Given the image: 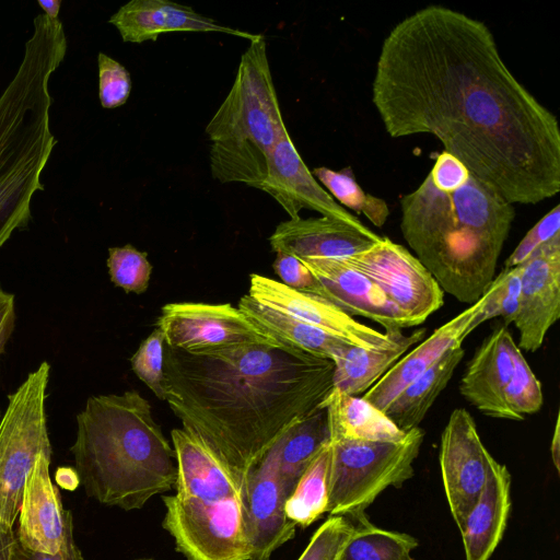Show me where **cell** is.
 Returning a JSON list of instances; mask_svg holds the SVG:
<instances>
[{
    "instance_id": "6da1fadb",
    "label": "cell",
    "mask_w": 560,
    "mask_h": 560,
    "mask_svg": "<svg viewBox=\"0 0 560 560\" xmlns=\"http://www.w3.org/2000/svg\"><path fill=\"white\" fill-rule=\"evenodd\" d=\"M372 102L393 138L428 133L510 203L560 191L557 117L510 71L490 28L440 4L384 38Z\"/></svg>"
},
{
    "instance_id": "7a4b0ae2",
    "label": "cell",
    "mask_w": 560,
    "mask_h": 560,
    "mask_svg": "<svg viewBox=\"0 0 560 560\" xmlns=\"http://www.w3.org/2000/svg\"><path fill=\"white\" fill-rule=\"evenodd\" d=\"M166 401L240 492L296 424L323 409L334 363L281 343L189 353L165 346Z\"/></svg>"
},
{
    "instance_id": "3957f363",
    "label": "cell",
    "mask_w": 560,
    "mask_h": 560,
    "mask_svg": "<svg viewBox=\"0 0 560 560\" xmlns=\"http://www.w3.org/2000/svg\"><path fill=\"white\" fill-rule=\"evenodd\" d=\"M400 231L443 292L475 304L495 277L515 218L513 205L471 173L452 190L428 174L400 199Z\"/></svg>"
},
{
    "instance_id": "277c9868",
    "label": "cell",
    "mask_w": 560,
    "mask_h": 560,
    "mask_svg": "<svg viewBox=\"0 0 560 560\" xmlns=\"http://www.w3.org/2000/svg\"><path fill=\"white\" fill-rule=\"evenodd\" d=\"M75 419L70 452L90 498L132 511L174 488L175 451L140 393L91 396Z\"/></svg>"
},
{
    "instance_id": "5b68a950",
    "label": "cell",
    "mask_w": 560,
    "mask_h": 560,
    "mask_svg": "<svg viewBox=\"0 0 560 560\" xmlns=\"http://www.w3.org/2000/svg\"><path fill=\"white\" fill-rule=\"evenodd\" d=\"M67 52L66 35L36 24L22 61L0 95V248L32 220L42 173L57 140L50 128L49 81Z\"/></svg>"
},
{
    "instance_id": "8992f818",
    "label": "cell",
    "mask_w": 560,
    "mask_h": 560,
    "mask_svg": "<svg viewBox=\"0 0 560 560\" xmlns=\"http://www.w3.org/2000/svg\"><path fill=\"white\" fill-rule=\"evenodd\" d=\"M176 492L162 498L163 528L187 560H248L241 492L211 452L186 430L171 432Z\"/></svg>"
},
{
    "instance_id": "52a82bcc",
    "label": "cell",
    "mask_w": 560,
    "mask_h": 560,
    "mask_svg": "<svg viewBox=\"0 0 560 560\" xmlns=\"http://www.w3.org/2000/svg\"><path fill=\"white\" fill-rule=\"evenodd\" d=\"M210 153L229 167L262 173L270 152L288 132L262 35L249 40L241 56L234 83L205 129Z\"/></svg>"
},
{
    "instance_id": "ba28073f",
    "label": "cell",
    "mask_w": 560,
    "mask_h": 560,
    "mask_svg": "<svg viewBox=\"0 0 560 560\" xmlns=\"http://www.w3.org/2000/svg\"><path fill=\"white\" fill-rule=\"evenodd\" d=\"M423 439L418 427L398 442L330 441L327 513H364L388 487L400 488L413 476Z\"/></svg>"
},
{
    "instance_id": "9c48e42d",
    "label": "cell",
    "mask_w": 560,
    "mask_h": 560,
    "mask_svg": "<svg viewBox=\"0 0 560 560\" xmlns=\"http://www.w3.org/2000/svg\"><path fill=\"white\" fill-rule=\"evenodd\" d=\"M50 364L43 361L8 396L0 420V532L13 530L26 478L37 457L52 454L45 401Z\"/></svg>"
},
{
    "instance_id": "30bf717a",
    "label": "cell",
    "mask_w": 560,
    "mask_h": 560,
    "mask_svg": "<svg viewBox=\"0 0 560 560\" xmlns=\"http://www.w3.org/2000/svg\"><path fill=\"white\" fill-rule=\"evenodd\" d=\"M376 284L411 327L422 324L444 303V292L427 268L406 247L383 237L368 248L341 258Z\"/></svg>"
},
{
    "instance_id": "8fae6325",
    "label": "cell",
    "mask_w": 560,
    "mask_h": 560,
    "mask_svg": "<svg viewBox=\"0 0 560 560\" xmlns=\"http://www.w3.org/2000/svg\"><path fill=\"white\" fill-rule=\"evenodd\" d=\"M155 325L166 347L189 353L280 343L230 303H168L162 307Z\"/></svg>"
},
{
    "instance_id": "7c38bea8",
    "label": "cell",
    "mask_w": 560,
    "mask_h": 560,
    "mask_svg": "<svg viewBox=\"0 0 560 560\" xmlns=\"http://www.w3.org/2000/svg\"><path fill=\"white\" fill-rule=\"evenodd\" d=\"M493 459L469 411L454 409L441 434L439 460L447 503L459 529L482 492Z\"/></svg>"
},
{
    "instance_id": "4fadbf2b",
    "label": "cell",
    "mask_w": 560,
    "mask_h": 560,
    "mask_svg": "<svg viewBox=\"0 0 560 560\" xmlns=\"http://www.w3.org/2000/svg\"><path fill=\"white\" fill-rule=\"evenodd\" d=\"M248 295L268 307L358 347L385 349L396 345L405 336L396 328H387L385 332H381L357 322L326 299L295 291L282 282L258 273L250 275Z\"/></svg>"
},
{
    "instance_id": "5bb4252c",
    "label": "cell",
    "mask_w": 560,
    "mask_h": 560,
    "mask_svg": "<svg viewBox=\"0 0 560 560\" xmlns=\"http://www.w3.org/2000/svg\"><path fill=\"white\" fill-rule=\"evenodd\" d=\"M287 499L273 446L241 489L248 560H270L273 551L294 537L296 525L284 512Z\"/></svg>"
},
{
    "instance_id": "9a60e30c",
    "label": "cell",
    "mask_w": 560,
    "mask_h": 560,
    "mask_svg": "<svg viewBox=\"0 0 560 560\" xmlns=\"http://www.w3.org/2000/svg\"><path fill=\"white\" fill-rule=\"evenodd\" d=\"M560 317V235H557L522 264L517 313V347L537 351Z\"/></svg>"
},
{
    "instance_id": "2e32d148",
    "label": "cell",
    "mask_w": 560,
    "mask_h": 560,
    "mask_svg": "<svg viewBox=\"0 0 560 560\" xmlns=\"http://www.w3.org/2000/svg\"><path fill=\"white\" fill-rule=\"evenodd\" d=\"M259 189L270 195L290 219L299 217L302 209H308L357 228L365 226L317 182L288 132L270 152L268 172Z\"/></svg>"
},
{
    "instance_id": "e0dca14e",
    "label": "cell",
    "mask_w": 560,
    "mask_h": 560,
    "mask_svg": "<svg viewBox=\"0 0 560 560\" xmlns=\"http://www.w3.org/2000/svg\"><path fill=\"white\" fill-rule=\"evenodd\" d=\"M51 455L43 453L37 457L24 486L16 534L27 552L55 555L73 530L72 513L63 508L49 476Z\"/></svg>"
},
{
    "instance_id": "ac0fdd59",
    "label": "cell",
    "mask_w": 560,
    "mask_h": 560,
    "mask_svg": "<svg viewBox=\"0 0 560 560\" xmlns=\"http://www.w3.org/2000/svg\"><path fill=\"white\" fill-rule=\"evenodd\" d=\"M381 238L368 226L357 228L343 221L300 215L279 223L269 237L275 253L299 259L345 258L359 253Z\"/></svg>"
},
{
    "instance_id": "d6986e66",
    "label": "cell",
    "mask_w": 560,
    "mask_h": 560,
    "mask_svg": "<svg viewBox=\"0 0 560 560\" xmlns=\"http://www.w3.org/2000/svg\"><path fill=\"white\" fill-rule=\"evenodd\" d=\"M317 278L326 300L350 316H362L387 328L411 327L383 291L341 258L300 259Z\"/></svg>"
},
{
    "instance_id": "ffe728a7",
    "label": "cell",
    "mask_w": 560,
    "mask_h": 560,
    "mask_svg": "<svg viewBox=\"0 0 560 560\" xmlns=\"http://www.w3.org/2000/svg\"><path fill=\"white\" fill-rule=\"evenodd\" d=\"M505 326L493 330L476 350L459 382V393L477 410L498 419L517 420L505 390L512 373L513 342Z\"/></svg>"
},
{
    "instance_id": "44dd1931",
    "label": "cell",
    "mask_w": 560,
    "mask_h": 560,
    "mask_svg": "<svg viewBox=\"0 0 560 560\" xmlns=\"http://www.w3.org/2000/svg\"><path fill=\"white\" fill-rule=\"evenodd\" d=\"M483 302L481 296L475 304L435 329L410 352L405 353L362 397L385 411L406 386L431 368L448 349L463 343L471 332L470 324Z\"/></svg>"
},
{
    "instance_id": "7402d4cb",
    "label": "cell",
    "mask_w": 560,
    "mask_h": 560,
    "mask_svg": "<svg viewBox=\"0 0 560 560\" xmlns=\"http://www.w3.org/2000/svg\"><path fill=\"white\" fill-rule=\"evenodd\" d=\"M108 22L126 43L156 40L170 32L225 33L252 40L257 34L234 30L196 12L192 8L166 0H131L120 7Z\"/></svg>"
},
{
    "instance_id": "603a6c76",
    "label": "cell",
    "mask_w": 560,
    "mask_h": 560,
    "mask_svg": "<svg viewBox=\"0 0 560 560\" xmlns=\"http://www.w3.org/2000/svg\"><path fill=\"white\" fill-rule=\"evenodd\" d=\"M510 510L511 474L493 459L482 492L459 529L466 560L490 559L503 537Z\"/></svg>"
},
{
    "instance_id": "cb8c5ba5",
    "label": "cell",
    "mask_w": 560,
    "mask_h": 560,
    "mask_svg": "<svg viewBox=\"0 0 560 560\" xmlns=\"http://www.w3.org/2000/svg\"><path fill=\"white\" fill-rule=\"evenodd\" d=\"M424 335L425 329H416L385 349L345 345L331 359L334 388L352 396L366 393Z\"/></svg>"
},
{
    "instance_id": "d4e9b609",
    "label": "cell",
    "mask_w": 560,
    "mask_h": 560,
    "mask_svg": "<svg viewBox=\"0 0 560 560\" xmlns=\"http://www.w3.org/2000/svg\"><path fill=\"white\" fill-rule=\"evenodd\" d=\"M323 408L326 409L330 441L398 442L407 434L384 411L363 397L334 387L324 400Z\"/></svg>"
},
{
    "instance_id": "484cf974",
    "label": "cell",
    "mask_w": 560,
    "mask_h": 560,
    "mask_svg": "<svg viewBox=\"0 0 560 560\" xmlns=\"http://www.w3.org/2000/svg\"><path fill=\"white\" fill-rule=\"evenodd\" d=\"M237 308L261 331L283 346L331 361L349 343L288 314L268 307L250 295H243Z\"/></svg>"
},
{
    "instance_id": "4316f807",
    "label": "cell",
    "mask_w": 560,
    "mask_h": 560,
    "mask_svg": "<svg viewBox=\"0 0 560 560\" xmlns=\"http://www.w3.org/2000/svg\"><path fill=\"white\" fill-rule=\"evenodd\" d=\"M465 350L448 349L431 368L406 386L384 411L404 432L418 428L433 402L450 383Z\"/></svg>"
},
{
    "instance_id": "83f0119b",
    "label": "cell",
    "mask_w": 560,
    "mask_h": 560,
    "mask_svg": "<svg viewBox=\"0 0 560 560\" xmlns=\"http://www.w3.org/2000/svg\"><path fill=\"white\" fill-rule=\"evenodd\" d=\"M330 442L326 409H319L291 429L276 445L278 476L285 494Z\"/></svg>"
},
{
    "instance_id": "f1b7e54d",
    "label": "cell",
    "mask_w": 560,
    "mask_h": 560,
    "mask_svg": "<svg viewBox=\"0 0 560 560\" xmlns=\"http://www.w3.org/2000/svg\"><path fill=\"white\" fill-rule=\"evenodd\" d=\"M353 526L339 560H415L411 552L419 541L413 536L378 528L366 513L346 516Z\"/></svg>"
},
{
    "instance_id": "f546056e",
    "label": "cell",
    "mask_w": 560,
    "mask_h": 560,
    "mask_svg": "<svg viewBox=\"0 0 560 560\" xmlns=\"http://www.w3.org/2000/svg\"><path fill=\"white\" fill-rule=\"evenodd\" d=\"M329 464L330 442L310 464L285 501V515L296 526L305 528L327 513Z\"/></svg>"
},
{
    "instance_id": "4dcf8cb0",
    "label": "cell",
    "mask_w": 560,
    "mask_h": 560,
    "mask_svg": "<svg viewBox=\"0 0 560 560\" xmlns=\"http://www.w3.org/2000/svg\"><path fill=\"white\" fill-rule=\"evenodd\" d=\"M312 174L343 208L347 207L363 214L377 228L386 223L389 215L386 201L365 192L355 180L351 167L334 171L326 166H319L314 168Z\"/></svg>"
},
{
    "instance_id": "1f68e13d",
    "label": "cell",
    "mask_w": 560,
    "mask_h": 560,
    "mask_svg": "<svg viewBox=\"0 0 560 560\" xmlns=\"http://www.w3.org/2000/svg\"><path fill=\"white\" fill-rule=\"evenodd\" d=\"M510 352L512 373L506 386L505 399L517 420H523L525 416L540 410L544 395L539 380L515 341L512 342Z\"/></svg>"
},
{
    "instance_id": "d6a6232c",
    "label": "cell",
    "mask_w": 560,
    "mask_h": 560,
    "mask_svg": "<svg viewBox=\"0 0 560 560\" xmlns=\"http://www.w3.org/2000/svg\"><path fill=\"white\" fill-rule=\"evenodd\" d=\"M522 265L504 268L495 276L482 295L483 305L470 324L471 331L480 324L501 317L505 325L513 323L517 313L521 291Z\"/></svg>"
},
{
    "instance_id": "836d02e7",
    "label": "cell",
    "mask_w": 560,
    "mask_h": 560,
    "mask_svg": "<svg viewBox=\"0 0 560 560\" xmlns=\"http://www.w3.org/2000/svg\"><path fill=\"white\" fill-rule=\"evenodd\" d=\"M107 268L110 281L125 292L141 294L147 291L152 265L147 253L130 244L108 248Z\"/></svg>"
},
{
    "instance_id": "e575fe53",
    "label": "cell",
    "mask_w": 560,
    "mask_h": 560,
    "mask_svg": "<svg viewBox=\"0 0 560 560\" xmlns=\"http://www.w3.org/2000/svg\"><path fill=\"white\" fill-rule=\"evenodd\" d=\"M164 339L155 328L139 346L130 359L133 373L161 400H166L164 375Z\"/></svg>"
},
{
    "instance_id": "d590c367",
    "label": "cell",
    "mask_w": 560,
    "mask_h": 560,
    "mask_svg": "<svg viewBox=\"0 0 560 560\" xmlns=\"http://www.w3.org/2000/svg\"><path fill=\"white\" fill-rule=\"evenodd\" d=\"M353 532V526L343 515H329L316 529L298 560H339Z\"/></svg>"
},
{
    "instance_id": "8d00e7d4",
    "label": "cell",
    "mask_w": 560,
    "mask_h": 560,
    "mask_svg": "<svg viewBox=\"0 0 560 560\" xmlns=\"http://www.w3.org/2000/svg\"><path fill=\"white\" fill-rule=\"evenodd\" d=\"M98 65V96L104 108H116L124 105L131 92L129 71L117 60L100 52Z\"/></svg>"
},
{
    "instance_id": "74e56055",
    "label": "cell",
    "mask_w": 560,
    "mask_h": 560,
    "mask_svg": "<svg viewBox=\"0 0 560 560\" xmlns=\"http://www.w3.org/2000/svg\"><path fill=\"white\" fill-rule=\"evenodd\" d=\"M560 235V206L548 211L516 245L504 261V268H513L525 262L535 252Z\"/></svg>"
},
{
    "instance_id": "f35d334b",
    "label": "cell",
    "mask_w": 560,
    "mask_h": 560,
    "mask_svg": "<svg viewBox=\"0 0 560 560\" xmlns=\"http://www.w3.org/2000/svg\"><path fill=\"white\" fill-rule=\"evenodd\" d=\"M275 272L287 287L326 299L325 290L312 271L295 256L276 253L272 264Z\"/></svg>"
},
{
    "instance_id": "ab89813d",
    "label": "cell",
    "mask_w": 560,
    "mask_h": 560,
    "mask_svg": "<svg viewBox=\"0 0 560 560\" xmlns=\"http://www.w3.org/2000/svg\"><path fill=\"white\" fill-rule=\"evenodd\" d=\"M429 175L438 188L452 190L464 184L470 172L458 159L443 151L436 156Z\"/></svg>"
},
{
    "instance_id": "60d3db41",
    "label": "cell",
    "mask_w": 560,
    "mask_h": 560,
    "mask_svg": "<svg viewBox=\"0 0 560 560\" xmlns=\"http://www.w3.org/2000/svg\"><path fill=\"white\" fill-rule=\"evenodd\" d=\"M15 322V296L0 287V359L14 331Z\"/></svg>"
},
{
    "instance_id": "b9f144b4",
    "label": "cell",
    "mask_w": 560,
    "mask_h": 560,
    "mask_svg": "<svg viewBox=\"0 0 560 560\" xmlns=\"http://www.w3.org/2000/svg\"><path fill=\"white\" fill-rule=\"evenodd\" d=\"M26 560H86L75 545L73 530L69 532L66 541L59 552L55 555H46L39 552H27Z\"/></svg>"
},
{
    "instance_id": "7bdbcfd3",
    "label": "cell",
    "mask_w": 560,
    "mask_h": 560,
    "mask_svg": "<svg viewBox=\"0 0 560 560\" xmlns=\"http://www.w3.org/2000/svg\"><path fill=\"white\" fill-rule=\"evenodd\" d=\"M0 560H26L16 532H0Z\"/></svg>"
},
{
    "instance_id": "ee69618b",
    "label": "cell",
    "mask_w": 560,
    "mask_h": 560,
    "mask_svg": "<svg viewBox=\"0 0 560 560\" xmlns=\"http://www.w3.org/2000/svg\"><path fill=\"white\" fill-rule=\"evenodd\" d=\"M55 479L58 486L68 491H74L80 485L79 475L72 467H58Z\"/></svg>"
},
{
    "instance_id": "f6af8a7d",
    "label": "cell",
    "mask_w": 560,
    "mask_h": 560,
    "mask_svg": "<svg viewBox=\"0 0 560 560\" xmlns=\"http://www.w3.org/2000/svg\"><path fill=\"white\" fill-rule=\"evenodd\" d=\"M550 452H551V458L552 463L559 471V462H560V415L557 413L553 433L551 436V444H550Z\"/></svg>"
},
{
    "instance_id": "bcb514c9",
    "label": "cell",
    "mask_w": 560,
    "mask_h": 560,
    "mask_svg": "<svg viewBox=\"0 0 560 560\" xmlns=\"http://www.w3.org/2000/svg\"><path fill=\"white\" fill-rule=\"evenodd\" d=\"M39 7L44 13L52 20L58 19L61 1L60 0H38Z\"/></svg>"
},
{
    "instance_id": "7dc6e473",
    "label": "cell",
    "mask_w": 560,
    "mask_h": 560,
    "mask_svg": "<svg viewBox=\"0 0 560 560\" xmlns=\"http://www.w3.org/2000/svg\"><path fill=\"white\" fill-rule=\"evenodd\" d=\"M133 560H153V559H150V558H139V559H133Z\"/></svg>"
},
{
    "instance_id": "c3c4849f",
    "label": "cell",
    "mask_w": 560,
    "mask_h": 560,
    "mask_svg": "<svg viewBox=\"0 0 560 560\" xmlns=\"http://www.w3.org/2000/svg\"><path fill=\"white\" fill-rule=\"evenodd\" d=\"M0 418H1V412H0Z\"/></svg>"
}]
</instances>
